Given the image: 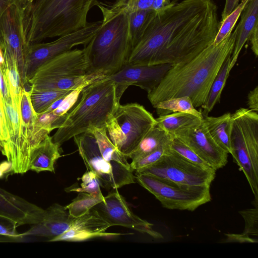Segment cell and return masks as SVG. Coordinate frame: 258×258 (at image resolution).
<instances>
[{
  "instance_id": "4316f807",
  "label": "cell",
  "mask_w": 258,
  "mask_h": 258,
  "mask_svg": "<svg viewBox=\"0 0 258 258\" xmlns=\"http://www.w3.org/2000/svg\"><path fill=\"white\" fill-rule=\"evenodd\" d=\"M90 133L94 136L101 154L105 160L116 162L131 169L127 158L117 150L107 136L106 127L94 128Z\"/></svg>"
},
{
  "instance_id": "8d00e7d4",
  "label": "cell",
  "mask_w": 258,
  "mask_h": 258,
  "mask_svg": "<svg viewBox=\"0 0 258 258\" xmlns=\"http://www.w3.org/2000/svg\"><path fill=\"white\" fill-rule=\"evenodd\" d=\"M170 143L167 146L160 147L137 160L132 161L130 164L132 170L133 171L139 172L155 163L167 153L170 147Z\"/></svg>"
},
{
  "instance_id": "e575fe53",
  "label": "cell",
  "mask_w": 258,
  "mask_h": 258,
  "mask_svg": "<svg viewBox=\"0 0 258 258\" xmlns=\"http://www.w3.org/2000/svg\"><path fill=\"white\" fill-rule=\"evenodd\" d=\"M170 149L197 166L207 169L212 168L191 149L175 137H172L170 143Z\"/></svg>"
},
{
  "instance_id": "f6af8a7d",
  "label": "cell",
  "mask_w": 258,
  "mask_h": 258,
  "mask_svg": "<svg viewBox=\"0 0 258 258\" xmlns=\"http://www.w3.org/2000/svg\"><path fill=\"white\" fill-rule=\"evenodd\" d=\"M240 0H225L224 7L221 15V20H223L239 5Z\"/></svg>"
},
{
  "instance_id": "8fae6325",
  "label": "cell",
  "mask_w": 258,
  "mask_h": 258,
  "mask_svg": "<svg viewBox=\"0 0 258 258\" xmlns=\"http://www.w3.org/2000/svg\"><path fill=\"white\" fill-rule=\"evenodd\" d=\"M101 23V21L88 23L84 27L60 36L51 42L29 44L25 59L28 83L37 69L47 61L72 49L74 46L88 44L99 30Z\"/></svg>"
},
{
  "instance_id": "f907efd6",
  "label": "cell",
  "mask_w": 258,
  "mask_h": 258,
  "mask_svg": "<svg viewBox=\"0 0 258 258\" xmlns=\"http://www.w3.org/2000/svg\"><path fill=\"white\" fill-rule=\"evenodd\" d=\"M34 0H18L16 3L22 9L25 10Z\"/></svg>"
},
{
  "instance_id": "3957f363",
  "label": "cell",
  "mask_w": 258,
  "mask_h": 258,
  "mask_svg": "<svg viewBox=\"0 0 258 258\" xmlns=\"http://www.w3.org/2000/svg\"><path fill=\"white\" fill-rule=\"evenodd\" d=\"M103 15L101 25L86 46L89 62L87 72L91 82L108 77L127 63L132 51L128 18L122 4L111 5L96 0Z\"/></svg>"
},
{
  "instance_id": "7a4b0ae2",
  "label": "cell",
  "mask_w": 258,
  "mask_h": 258,
  "mask_svg": "<svg viewBox=\"0 0 258 258\" xmlns=\"http://www.w3.org/2000/svg\"><path fill=\"white\" fill-rule=\"evenodd\" d=\"M236 35L235 30L219 44H212L188 61L172 65L159 85L147 93L152 106L170 98L187 96L196 108L202 107L219 71L232 53Z\"/></svg>"
},
{
  "instance_id": "d590c367",
  "label": "cell",
  "mask_w": 258,
  "mask_h": 258,
  "mask_svg": "<svg viewBox=\"0 0 258 258\" xmlns=\"http://www.w3.org/2000/svg\"><path fill=\"white\" fill-rule=\"evenodd\" d=\"M80 186L73 185L65 189L67 192H86L94 196L102 197L100 184L96 174L92 171L87 170L81 178Z\"/></svg>"
},
{
  "instance_id": "f546056e",
  "label": "cell",
  "mask_w": 258,
  "mask_h": 258,
  "mask_svg": "<svg viewBox=\"0 0 258 258\" xmlns=\"http://www.w3.org/2000/svg\"><path fill=\"white\" fill-rule=\"evenodd\" d=\"M156 109L159 116L174 112H185L203 118L202 112L194 106L191 99L187 96L175 97L161 101L153 106Z\"/></svg>"
},
{
  "instance_id": "f5cc1de1",
  "label": "cell",
  "mask_w": 258,
  "mask_h": 258,
  "mask_svg": "<svg viewBox=\"0 0 258 258\" xmlns=\"http://www.w3.org/2000/svg\"><path fill=\"white\" fill-rule=\"evenodd\" d=\"M249 0H240V2L247 3Z\"/></svg>"
},
{
  "instance_id": "7bdbcfd3",
  "label": "cell",
  "mask_w": 258,
  "mask_h": 258,
  "mask_svg": "<svg viewBox=\"0 0 258 258\" xmlns=\"http://www.w3.org/2000/svg\"><path fill=\"white\" fill-rule=\"evenodd\" d=\"M247 104L248 109L258 112V86L250 91L247 95Z\"/></svg>"
},
{
  "instance_id": "836d02e7",
  "label": "cell",
  "mask_w": 258,
  "mask_h": 258,
  "mask_svg": "<svg viewBox=\"0 0 258 258\" xmlns=\"http://www.w3.org/2000/svg\"><path fill=\"white\" fill-rule=\"evenodd\" d=\"M246 3L240 2L228 16L223 20L219 21V28L213 42L214 45L219 44L232 32Z\"/></svg>"
},
{
  "instance_id": "7c38bea8",
  "label": "cell",
  "mask_w": 258,
  "mask_h": 258,
  "mask_svg": "<svg viewBox=\"0 0 258 258\" xmlns=\"http://www.w3.org/2000/svg\"><path fill=\"white\" fill-rule=\"evenodd\" d=\"M189 185H210L216 170L204 168L184 159L170 149L155 163L136 172Z\"/></svg>"
},
{
  "instance_id": "7402d4cb",
  "label": "cell",
  "mask_w": 258,
  "mask_h": 258,
  "mask_svg": "<svg viewBox=\"0 0 258 258\" xmlns=\"http://www.w3.org/2000/svg\"><path fill=\"white\" fill-rule=\"evenodd\" d=\"M60 157V146L47 135L32 150L29 170L37 173L45 171L54 172V164Z\"/></svg>"
},
{
  "instance_id": "4dcf8cb0",
  "label": "cell",
  "mask_w": 258,
  "mask_h": 258,
  "mask_svg": "<svg viewBox=\"0 0 258 258\" xmlns=\"http://www.w3.org/2000/svg\"><path fill=\"white\" fill-rule=\"evenodd\" d=\"M3 56L12 102L20 108L24 87L21 82L17 64L13 57L6 54H3Z\"/></svg>"
},
{
  "instance_id": "603a6c76",
  "label": "cell",
  "mask_w": 258,
  "mask_h": 258,
  "mask_svg": "<svg viewBox=\"0 0 258 258\" xmlns=\"http://www.w3.org/2000/svg\"><path fill=\"white\" fill-rule=\"evenodd\" d=\"M6 114L9 141L7 160L12 163L13 173H17L19 161V147L20 137V108L11 102L4 100Z\"/></svg>"
},
{
  "instance_id": "ba28073f",
  "label": "cell",
  "mask_w": 258,
  "mask_h": 258,
  "mask_svg": "<svg viewBox=\"0 0 258 258\" xmlns=\"http://www.w3.org/2000/svg\"><path fill=\"white\" fill-rule=\"evenodd\" d=\"M156 123V118L143 106L136 103L119 104L106 130L111 142L127 158Z\"/></svg>"
},
{
  "instance_id": "c3c4849f",
  "label": "cell",
  "mask_w": 258,
  "mask_h": 258,
  "mask_svg": "<svg viewBox=\"0 0 258 258\" xmlns=\"http://www.w3.org/2000/svg\"><path fill=\"white\" fill-rule=\"evenodd\" d=\"M12 163L7 160L0 163V178L4 177L5 174L12 172Z\"/></svg>"
},
{
  "instance_id": "cb8c5ba5",
  "label": "cell",
  "mask_w": 258,
  "mask_h": 258,
  "mask_svg": "<svg viewBox=\"0 0 258 258\" xmlns=\"http://www.w3.org/2000/svg\"><path fill=\"white\" fill-rule=\"evenodd\" d=\"M203 119L215 142L228 153L231 152V114L229 112L214 117L203 115Z\"/></svg>"
},
{
  "instance_id": "484cf974",
  "label": "cell",
  "mask_w": 258,
  "mask_h": 258,
  "mask_svg": "<svg viewBox=\"0 0 258 258\" xmlns=\"http://www.w3.org/2000/svg\"><path fill=\"white\" fill-rule=\"evenodd\" d=\"M203 118L185 112H174L159 116L156 125L171 136L177 132L199 122Z\"/></svg>"
},
{
  "instance_id": "5bb4252c",
  "label": "cell",
  "mask_w": 258,
  "mask_h": 258,
  "mask_svg": "<svg viewBox=\"0 0 258 258\" xmlns=\"http://www.w3.org/2000/svg\"><path fill=\"white\" fill-rule=\"evenodd\" d=\"M92 209L110 226H120L147 234L154 238H162V235L153 229V225L135 215L130 208L124 198L117 189L104 197V200Z\"/></svg>"
},
{
  "instance_id": "f1b7e54d",
  "label": "cell",
  "mask_w": 258,
  "mask_h": 258,
  "mask_svg": "<svg viewBox=\"0 0 258 258\" xmlns=\"http://www.w3.org/2000/svg\"><path fill=\"white\" fill-rule=\"evenodd\" d=\"M132 50L143 35L155 12L152 9L127 12Z\"/></svg>"
},
{
  "instance_id": "2e32d148",
  "label": "cell",
  "mask_w": 258,
  "mask_h": 258,
  "mask_svg": "<svg viewBox=\"0 0 258 258\" xmlns=\"http://www.w3.org/2000/svg\"><path fill=\"white\" fill-rule=\"evenodd\" d=\"M178 138L191 149L216 171L227 163L228 153L214 140L204 119L198 123L176 133Z\"/></svg>"
},
{
  "instance_id": "8992f818",
  "label": "cell",
  "mask_w": 258,
  "mask_h": 258,
  "mask_svg": "<svg viewBox=\"0 0 258 258\" xmlns=\"http://www.w3.org/2000/svg\"><path fill=\"white\" fill-rule=\"evenodd\" d=\"M89 67L85 46L71 49L42 64L28 83L37 91L74 90L91 83L87 77Z\"/></svg>"
},
{
  "instance_id": "d4e9b609",
  "label": "cell",
  "mask_w": 258,
  "mask_h": 258,
  "mask_svg": "<svg viewBox=\"0 0 258 258\" xmlns=\"http://www.w3.org/2000/svg\"><path fill=\"white\" fill-rule=\"evenodd\" d=\"M172 136L164 130L155 125L144 136L137 147L127 157L137 160L157 149L168 145Z\"/></svg>"
},
{
  "instance_id": "b9f144b4",
  "label": "cell",
  "mask_w": 258,
  "mask_h": 258,
  "mask_svg": "<svg viewBox=\"0 0 258 258\" xmlns=\"http://www.w3.org/2000/svg\"><path fill=\"white\" fill-rule=\"evenodd\" d=\"M0 92L5 101H12L5 63L0 66Z\"/></svg>"
},
{
  "instance_id": "83f0119b",
  "label": "cell",
  "mask_w": 258,
  "mask_h": 258,
  "mask_svg": "<svg viewBox=\"0 0 258 258\" xmlns=\"http://www.w3.org/2000/svg\"><path fill=\"white\" fill-rule=\"evenodd\" d=\"M231 55L230 54L227 57L211 85L206 101L201 107L203 109V111L202 112L203 116L208 115L215 104L219 102L222 91L230 72L229 66Z\"/></svg>"
},
{
  "instance_id": "30bf717a",
  "label": "cell",
  "mask_w": 258,
  "mask_h": 258,
  "mask_svg": "<svg viewBox=\"0 0 258 258\" xmlns=\"http://www.w3.org/2000/svg\"><path fill=\"white\" fill-rule=\"evenodd\" d=\"M73 138L87 170L96 174L100 186L113 190L136 182L131 169L103 158L92 133H84Z\"/></svg>"
},
{
  "instance_id": "52a82bcc",
  "label": "cell",
  "mask_w": 258,
  "mask_h": 258,
  "mask_svg": "<svg viewBox=\"0 0 258 258\" xmlns=\"http://www.w3.org/2000/svg\"><path fill=\"white\" fill-rule=\"evenodd\" d=\"M231 152L258 201V112L240 108L231 114Z\"/></svg>"
},
{
  "instance_id": "277c9868",
  "label": "cell",
  "mask_w": 258,
  "mask_h": 258,
  "mask_svg": "<svg viewBox=\"0 0 258 258\" xmlns=\"http://www.w3.org/2000/svg\"><path fill=\"white\" fill-rule=\"evenodd\" d=\"M120 99L113 81L104 78L84 87L78 100L67 113L62 124L51 137L59 146L76 135L106 127Z\"/></svg>"
},
{
  "instance_id": "5b68a950",
  "label": "cell",
  "mask_w": 258,
  "mask_h": 258,
  "mask_svg": "<svg viewBox=\"0 0 258 258\" xmlns=\"http://www.w3.org/2000/svg\"><path fill=\"white\" fill-rule=\"evenodd\" d=\"M95 1L34 0L24 11L28 44L59 37L84 27Z\"/></svg>"
},
{
  "instance_id": "816d5d0a",
  "label": "cell",
  "mask_w": 258,
  "mask_h": 258,
  "mask_svg": "<svg viewBox=\"0 0 258 258\" xmlns=\"http://www.w3.org/2000/svg\"><path fill=\"white\" fill-rule=\"evenodd\" d=\"M179 1H182V0H172V3H177V2Z\"/></svg>"
},
{
  "instance_id": "f35d334b",
  "label": "cell",
  "mask_w": 258,
  "mask_h": 258,
  "mask_svg": "<svg viewBox=\"0 0 258 258\" xmlns=\"http://www.w3.org/2000/svg\"><path fill=\"white\" fill-rule=\"evenodd\" d=\"M9 141L6 114L3 97L0 92V151L6 156Z\"/></svg>"
},
{
  "instance_id": "9a60e30c",
  "label": "cell",
  "mask_w": 258,
  "mask_h": 258,
  "mask_svg": "<svg viewBox=\"0 0 258 258\" xmlns=\"http://www.w3.org/2000/svg\"><path fill=\"white\" fill-rule=\"evenodd\" d=\"M20 137L18 173L24 174L29 170L30 154L50 132L37 124V114L30 100V90L24 89L20 104Z\"/></svg>"
},
{
  "instance_id": "44dd1931",
  "label": "cell",
  "mask_w": 258,
  "mask_h": 258,
  "mask_svg": "<svg viewBox=\"0 0 258 258\" xmlns=\"http://www.w3.org/2000/svg\"><path fill=\"white\" fill-rule=\"evenodd\" d=\"M239 23L235 28L236 38L231 55L230 71L235 64L239 54L254 27L258 25V0H249L240 14Z\"/></svg>"
},
{
  "instance_id": "ee69618b",
  "label": "cell",
  "mask_w": 258,
  "mask_h": 258,
  "mask_svg": "<svg viewBox=\"0 0 258 258\" xmlns=\"http://www.w3.org/2000/svg\"><path fill=\"white\" fill-rule=\"evenodd\" d=\"M248 40L250 41L251 49L253 53L257 57L258 56V25L254 27Z\"/></svg>"
},
{
  "instance_id": "d6986e66",
  "label": "cell",
  "mask_w": 258,
  "mask_h": 258,
  "mask_svg": "<svg viewBox=\"0 0 258 258\" xmlns=\"http://www.w3.org/2000/svg\"><path fill=\"white\" fill-rule=\"evenodd\" d=\"M45 210L0 187V215L16 222L18 226L41 222Z\"/></svg>"
},
{
  "instance_id": "74e56055",
  "label": "cell",
  "mask_w": 258,
  "mask_h": 258,
  "mask_svg": "<svg viewBox=\"0 0 258 258\" xmlns=\"http://www.w3.org/2000/svg\"><path fill=\"white\" fill-rule=\"evenodd\" d=\"M245 221V228L242 234L247 236L258 234V209L255 208L247 209L239 212Z\"/></svg>"
},
{
  "instance_id": "6da1fadb",
  "label": "cell",
  "mask_w": 258,
  "mask_h": 258,
  "mask_svg": "<svg viewBox=\"0 0 258 258\" xmlns=\"http://www.w3.org/2000/svg\"><path fill=\"white\" fill-rule=\"evenodd\" d=\"M217 11L213 0H182L155 12L127 63L188 61L213 43L219 28Z\"/></svg>"
},
{
  "instance_id": "ac0fdd59",
  "label": "cell",
  "mask_w": 258,
  "mask_h": 258,
  "mask_svg": "<svg viewBox=\"0 0 258 258\" xmlns=\"http://www.w3.org/2000/svg\"><path fill=\"white\" fill-rule=\"evenodd\" d=\"M110 226L93 209L75 218L69 228L61 235L49 241L82 242L100 237H114L125 234L107 232Z\"/></svg>"
},
{
  "instance_id": "9c48e42d",
  "label": "cell",
  "mask_w": 258,
  "mask_h": 258,
  "mask_svg": "<svg viewBox=\"0 0 258 258\" xmlns=\"http://www.w3.org/2000/svg\"><path fill=\"white\" fill-rule=\"evenodd\" d=\"M135 180L168 209L193 211L211 200L210 185L180 184L137 172Z\"/></svg>"
},
{
  "instance_id": "bcb514c9",
  "label": "cell",
  "mask_w": 258,
  "mask_h": 258,
  "mask_svg": "<svg viewBox=\"0 0 258 258\" xmlns=\"http://www.w3.org/2000/svg\"><path fill=\"white\" fill-rule=\"evenodd\" d=\"M227 241H236L240 242H257V240L250 238L249 236L244 235L227 234Z\"/></svg>"
},
{
  "instance_id": "1f68e13d",
  "label": "cell",
  "mask_w": 258,
  "mask_h": 258,
  "mask_svg": "<svg viewBox=\"0 0 258 258\" xmlns=\"http://www.w3.org/2000/svg\"><path fill=\"white\" fill-rule=\"evenodd\" d=\"M72 91H37L31 89L30 100L33 108L36 114H41Z\"/></svg>"
},
{
  "instance_id": "e0dca14e",
  "label": "cell",
  "mask_w": 258,
  "mask_h": 258,
  "mask_svg": "<svg viewBox=\"0 0 258 258\" xmlns=\"http://www.w3.org/2000/svg\"><path fill=\"white\" fill-rule=\"evenodd\" d=\"M170 63L134 65L127 63L121 70L108 78L115 85L117 96L120 99L130 86H136L151 92L162 81L172 67Z\"/></svg>"
},
{
  "instance_id": "ab89813d",
  "label": "cell",
  "mask_w": 258,
  "mask_h": 258,
  "mask_svg": "<svg viewBox=\"0 0 258 258\" xmlns=\"http://www.w3.org/2000/svg\"><path fill=\"white\" fill-rule=\"evenodd\" d=\"M18 224L15 221L0 215V235L17 238L20 234L17 232Z\"/></svg>"
},
{
  "instance_id": "7dc6e473",
  "label": "cell",
  "mask_w": 258,
  "mask_h": 258,
  "mask_svg": "<svg viewBox=\"0 0 258 258\" xmlns=\"http://www.w3.org/2000/svg\"><path fill=\"white\" fill-rule=\"evenodd\" d=\"M172 4V0H154L152 10L155 12H157L168 7Z\"/></svg>"
},
{
  "instance_id": "60d3db41",
  "label": "cell",
  "mask_w": 258,
  "mask_h": 258,
  "mask_svg": "<svg viewBox=\"0 0 258 258\" xmlns=\"http://www.w3.org/2000/svg\"><path fill=\"white\" fill-rule=\"evenodd\" d=\"M127 12L152 9L154 0H118Z\"/></svg>"
},
{
  "instance_id": "d6a6232c",
  "label": "cell",
  "mask_w": 258,
  "mask_h": 258,
  "mask_svg": "<svg viewBox=\"0 0 258 258\" xmlns=\"http://www.w3.org/2000/svg\"><path fill=\"white\" fill-rule=\"evenodd\" d=\"M104 200V196H96L86 192H79L78 196L66 207L72 217L77 218L84 215Z\"/></svg>"
},
{
  "instance_id": "ffe728a7",
  "label": "cell",
  "mask_w": 258,
  "mask_h": 258,
  "mask_svg": "<svg viewBox=\"0 0 258 258\" xmlns=\"http://www.w3.org/2000/svg\"><path fill=\"white\" fill-rule=\"evenodd\" d=\"M75 218L70 214L66 206L54 203L45 210L41 222L34 225L20 236L34 235L51 239L65 232Z\"/></svg>"
},
{
  "instance_id": "681fc988",
  "label": "cell",
  "mask_w": 258,
  "mask_h": 258,
  "mask_svg": "<svg viewBox=\"0 0 258 258\" xmlns=\"http://www.w3.org/2000/svg\"><path fill=\"white\" fill-rule=\"evenodd\" d=\"M18 0H0V17L11 5L17 3Z\"/></svg>"
},
{
  "instance_id": "4fadbf2b",
  "label": "cell",
  "mask_w": 258,
  "mask_h": 258,
  "mask_svg": "<svg viewBox=\"0 0 258 258\" xmlns=\"http://www.w3.org/2000/svg\"><path fill=\"white\" fill-rule=\"evenodd\" d=\"M24 11L17 3L9 7L0 17V47L3 53L16 60L24 88L28 85L26 77L25 59L29 46L24 29Z\"/></svg>"
}]
</instances>
